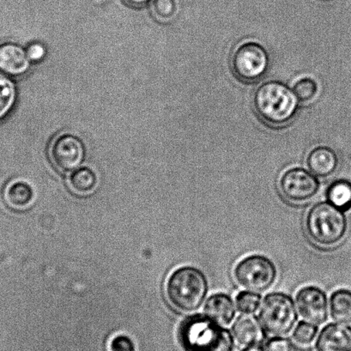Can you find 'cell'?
<instances>
[{
	"label": "cell",
	"instance_id": "26",
	"mask_svg": "<svg viewBox=\"0 0 351 351\" xmlns=\"http://www.w3.org/2000/svg\"><path fill=\"white\" fill-rule=\"evenodd\" d=\"M267 351H293L291 341L284 337H274L267 343Z\"/></svg>",
	"mask_w": 351,
	"mask_h": 351
},
{
	"label": "cell",
	"instance_id": "1",
	"mask_svg": "<svg viewBox=\"0 0 351 351\" xmlns=\"http://www.w3.org/2000/svg\"><path fill=\"white\" fill-rule=\"evenodd\" d=\"M180 339L187 351H233L230 330L206 315H191L180 327Z\"/></svg>",
	"mask_w": 351,
	"mask_h": 351
},
{
	"label": "cell",
	"instance_id": "7",
	"mask_svg": "<svg viewBox=\"0 0 351 351\" xmlns=\"http://www.w3.org/2000/svg\"><path fill=\"white\" fill-rule=\"evenodd\" d=\"M270 64L269 54L261 44L248 42L241 44L232 56L233 73L240 80L254 83L267 73Z\"/></svg>",
	"mask_w": 351,
	"mask_h": 351
},
{
	"label": "cell",
	"instance_id": "15",
	"mask_svg": "<svg viewBox=\"0 0 351 351\" xmlns=\"http://www.w3.org/2000/svg\"><path fill=\"white\" fill-rule=\"evenodd\" d=\"M306 165L313 175L320 178H326L336 171L339 158L332 149L326 146H319L309 153Z\"/></svg>",
	"mask_w": 351,
	"mask_h": 351
},
{
	"label": "cell",
	"instance_id": "14",
	"mask_svg": "<svg viewBox=\"0 0 351 351\" xmlns=\"http://www.w3.org/2000/svg\"><path fill=\"white\" fill-rule=\"evenodd\" d=\"M204 315L210 317L215 322L228 326L233 322L237 309L233 300L224 293L211 295L204 306Z\"/></svg>",
	"mask_w": 351,
	"mask_h": 351
},
{
	"label": "cell",
	"instance_id": "29",
	"mask_svg": "<svg viewBox=\"0 0 351 351\" xmlns=\"http://www.w3.org/2000/svg\"><path fill=\"white\" fill-rule=\"evenodd\" d=\"M243 351H265L263 348L256 346H251L244 349Z\"/></svg>",
	"mask_w": 351,
	"mask_h": 351
},
{
	"label": "cell",
	"instance_id": "2",
	"mask_svg": "<svg viewBox=\"0 0 351 351\" xmlns=\"http://www.w3.org/2000/svg\"><path fill=\"white\" fill-rule=\"evenodd\" d=\"M209 285L199 269L182 267L173 271L167 281L166 293L170 304L182 312L199 309L206 300Z\"/></svg>",
	"mask_w": 351,
	"mask_h": 351
},
{
	"label": "cell",
	"instance_id": "10",
	"mask_svg": "<svg viewBox=\"0 0 351 351\" xmlns=\"http://www.w3.org/2000/svg\"><path fill=\"white\" fill-rule=\"evenodd\" d=\"M300 315L306 322L322 325L328 318V300L326 293L316 286H305L295 295Z\"/></svg>",
	"mask_w": 351,
	"mask_h": 351
},
{
	"label": "cell",
	"instance_id": "24",
	"mask_svg": "<svg viewBox=\"0 0 351 351\" xmlns=\"http://www.w3.org/2000/svg\"><path fill=\"white\" fill-rule=\"evenodd\" d=\"M293 91L299 101L306 102L315 98L318 91V86L312 78L304 77L296 82Z\"/></svg>",
	"mask_w": 351,
	"mask_h": 351
},
{
	"label": "cell",
	"instance_id": "13",
	"mask_svg": "<svg viewBox=\"0 0 351 351\" xmlns=\"http://www.w3.org/2000/svg\"><path fill=\"white\" fill-rule=\"evenodd\" d=\"M263 326L257 316L243 313L237 317L232 326L234 337L241 346H251L260 342L263 337Z\"/></svg>",
	"mask_w": 351,
	"mask_h": 351
},
{
	"label": "cell",
	"instance_id": "3",
	"mask_svg": "<svg viewBox=\"0 0 351 351\" xmlns=\"http://www.w3.org/2000/svg\"><path fill=\"white\" fill-rule=\"evenodd\" d=\"M298 99L287 85L270 81L257 88L254 97L255 111L271 125L289 123L298 109Z\"/></svg>",
	"mask_w": 351,
	"mask_h": 351
},
{
	"label": "cell",
	"instance_id": "22",
	"mask_svg": "<svg viewBox=\"0 0 351 351\" xmlns=\"http://www.w3.org/2000/svg\"><path fill=\"white\" fill-rule=\"evenodd\" d=\"M236 302L238 310L243 313H253L261 306V296L252 291H241L237 295Z\"/></svg>",
	"mask_w": 351,
	"mask_h": 351
},
{
	"label": "cell",
	"instance_id": "21",
	"mask_svg": "<svg viewBox=\"0 0 351 351\" xmlns=\"http://www.w3.org/2000/svg\"><path fill=\"white\" fill-rule=\"evenodd\" d=\"M176 4L175 0H153L152 11L153 15L159 21L169 22L176 14Z\"/></svg>",
	"mask_w": 351,
	"mask_h": 351
},
{
	"label": "cell",
	"instance_id": "20",
	"mask_svg": "<svg viewBox=\"0 0 351 351\" xmlns=\"http://www.w3.org/2000/svg\"><path fill=\"white\" fill-rule=\"evenodd\" d=\"M16 101L14 82L8 75L0 73V121L11 114Z\"/></svg>",
	"mask_w": 351,
	"mask_h": 351
},
{
	"label": "cell",
	"instance_id": "27",
	"mask_svg": "<svg viewBox=\"0 0 351 351\" xmlns=\"http://www.w3.org/2000/svg\"><path fill=\"white\" fill-rule=\"evenodd\" d=\"M27 54L30 61L32 62H39L46 56V49L43 44L35 43L30 44L26 50Z\"/></svg>",
	"mask_w": 351,
	"mask_h": 351
},
{
	"label": "cell",
	"instance_id": "12",
	"mask_svg": "<svg viewBox=\"0 0 351 351\" xmlns=\"http://www.w3.org/2000/svg\"><path fill=\"white\" fill-rule=\"evenodd\" d=\"M315 348L316 351H351V327L329 324L320 332Z\"/></svg>",
	"mask_w": 351,
	"mask_h": 351
},
{
	"label": "cell",
	"instance_id": "18",
	"mask_svg": "<svg viewBox=\"0 0 351 351\" xmlns=\"http://www.w3.org/2000/svg\"><path fill=\"white\" fill-rule=\"evenodd\" d=\"M326 199L346 213L351 209V182L347 180L333 182L326 190Z\"/></svg>",
	"mask_w": 351,
	"mask_h": 351
},
{
	"label": "cell",
	"instance_id": "25",
	"mask_svg": "<svg viewBox=\"0 0 351 351\" xmlns=\"http://www.w3.org/2000/svg\"><path fill=\"white\" fill-rule=\"evenodd\" d=\"M109 351H137V347L130 337L120 334L112 337L109 343Z\"/></svg>",
	"mask_w": 351,
	"mask_h": 351
},
{
	"label": "cell",
	"instance_id": "28",
	"mask_svg": "<svg viewBox=\"0 0 351 351\" xmlns=\"http://www.w3.org/2000/svg\"><path fill=\"white\" fill-rule=\"evenodd\" d=\"M128 5L134 6V8H141L147 4L149 0H124Z\"/></svg>",
	"mask_w": 351,
	"mask_h": 351
},
{
	"label": "cell",
	"instance_id": "17",
	"mask_svg": "<svg viewBox=\"0 0 351 351\" xmlns=\"http://www.w3.org/2000/svg\"><path fill=\"white\" fill-rule=\"evenodd\" d=\"M330 312L337 323H351V291L340 289L334 291L330 298Z\"/></svg>",
	"mask_w": 351,
	"mask_h": 351
},
{
	"label": "cell",
	"instance_id": "16",
	"mask_svg": "<svg viewBox=\"0 0 351 351\" xmlns=\"http://www.w3.org/2000/svg\"><path fill=\"white\" fill-rule=\"evenodd\" d=\"M5 202L14 210H25L35 199V192L29 183L23 180H15L5 187Z\"/></svg>",
	"mask_w": 351,
	"mask_h": 351
},
{
	"label": "cell",
	"instance_id": "8",
	"mask_svg": "<svg viewBox=\"0 0 351 351\" xmlns=\"http://www.w3.org/2000/svg\"><path fill=\"white\" fill-rule=\"evenodd\" d=\"M279 187L286 199L292 202L302 203L317 195L320 184L313 173L302 168H293L282 173Z\"/></svg>",
	"mask_w": 351,
	"mask_h": 351
},
{
	"label": "cell",
	"instance_id": "23",
	"mask_svg": "<svg viewBox=\"0 0 351 351\" xmlns=\"http://www.w3.org/2000/svg\"><path fill=\"white\" fill-rule=\"evenodd\" d=\"M317 333H318V328L315 324L302 322L295 326L293 332V339L300 346H308L315 339Z\"/></svg>",
	"mask_w": 351,
	"mask_h": 351
},
{
	"label": "cell",
	"instance_id": "9",
	"mask_svg": "<svg viewBox=\"0 0 351 351\" xmlns=\"http://www.w3.org/2000/svg\"><path fill=\"white\" fill-rule=\"evenodd\" d=\"M83 142L77 136L62 134L53 139L49 148L51 161L60 172L77 169L84 158Z\"/></svg>",
	"mask_w": 351,
	"mask_h": 351
},
{
	"label": "cell",
	"instance_id": "19",
	"mask_svg": "<svg viewBox=\"0 0 351 351\" xmlns=\"http://www.w3.org/2000/svg\"><path fill=\"white\" fill-rule=\"evenodd\" d=\"M98 178L97 173L90 168L75 169L69 179V185L77 194H90L97 189Z\"/></svg>",
	"mask_w": 351,
	"mask_h": 351
},
{
	"label": "cell",
	"instance_id": "4",
	"mask_svg": "<svg viewBox=\"0 0 351 351\" xmlns=\"http://www.w3.org/2000/svg\"><path fill=\"white\" fill-rule=\"evenodd\" d=\"M305 225L310 239L325 247L339 244L348 230L346 214L328 201L316 203L310 208Z\"/></svg>",
	"mask_w": 351,
	"mask_h": 351
},
{
	"label": "cell",
	"instance_id": "11",
	"mask_svg": "<svg viewBox=\"0 0 351 351\" xmlns=\"http://www.w3.org/2000/svg\"><path fill=\"white\" fill-rule=\"evenodd\" d=\"M30 60L26 50L19 44H0V73L12 77H21L28 73Z\"/></svg>",
	"mask_w": 351,
	"mask_h": 351
},
{
	"label": "cell",
	"instance_id": "5",
	"mask_svg": "<svg viewBox=\"0 0 351 351\" xmlns=\"http://www.w3.org/2000/svg\"><path fill=\"white\" fill-rule=\"evenodd\" d=\"M258 316L265 332L277 337L291 332L298 319L291 296L282 292L265 295Z\"/></svg>",
	"mask_w": 351,
	"mask_h": 351
},
{
	"label": "cell",
	"instance_id": "6",
	"mask_svg": "<svg viewBox=\"0 0 351 351\" xmlns=\"http://www.w3.org/2000/svg\"><path fill=\"white\" fill-rule=\"evenodd\" d=\"M234 278L247 291L262 293L275 284L278 270L270 258L252 254L241 260L234 268Z\"/></svg>",
	"mask_w": 351,
	"mask_h": 351
}]
</instances>
